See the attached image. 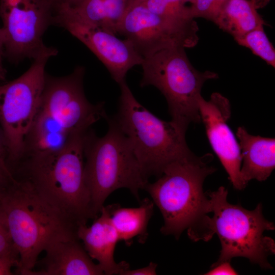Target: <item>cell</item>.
Returning <instances> with one entry per match:
<instances>
[{"instance_id":"cell-11","label":"cell","mask_w":275,"mask_h":275,"mask_svg":"<svg viewBox=\"0 0 275 275\" xmlns=\"http://www.w3.org/2000/svg\"><path fill=\"white\" fill-rule=\"evenodd\" d=\"M53 24L65 29L83 43L103 64L120 84L132 67L141 65L143 57L127 39L84 19L67 4L55 7Z\"/></svg>"},{"instance_id":"cell-16","label":"cell","mask_w":275,"mask_h":275,"mask_svg":"<svg viewBox=\"0 0 275 275\" xmlns=\"http://www.w3.org/2000/svg\"><path fill=\"white\" fill-rule=\"evenodd\" d=\"M242 158L240 175L247 184L252 179L259 181L266 180L275 168V139L255 136L249 134L245 128H237Z\"/></svg>"},{"instance_id":"cell-30","label":"cell","mask_w":275,"mask_h":275,"mask_svg":"<svg viewBox=\"0 0 275 275\" xmlns=\"http://www.w3.org/2000/svg\"><path fill=\"white\" fill-rule=\"evenodd\" d=\"M7 154V149L5 139L0 126V155L5 157L6 159Z\"/></svg>"},{"instance_id":"cell-20","label":"cell","mask_w":275,"mask_h":275,"mask_svg":"<svg viewBox=\"0 0 275 275\" xmlns=\"http://www.w3.org/2000/svg\"><path fill=\"white\" fill-rule=\"evenodd\" d=\"M213 22L235 40L264 23L249 0H230Z\"/></svg>"},{"instance_id":"cell-36","label":"cell","mask_w":275,"mask_h":275,"mask_svg":"<svg viewBox=\"0 0 275 275\" xmlns=\"http://www.w3.org/2000/svg\"><path fill=\"white\" fill-rule=\"evenodd\" d=\"M134 1H135V0H128L129 3L130 4V3Z\"/></svg>"},{"instance_id":"cell-13","label":"cell","mask_w":275,"mask_h":275,"mask_svg":"<svg viewBox=\"0 0 275 275\" xmlns=\"http://www.w3.org/2000/svg\"><path fill=\"white\" fill-rule=\"evenodd\" d=\"M199 109L211 146L228 174L232 184L236 189H243L246 184L240 175V149L227 124L231 115L229 100L216 92L212 93L208 101L202 96L199 101Z\"/></svg>"},{"instance_id":"cell-1","label":"cell","mask_w":275,"mask_h":275,"mask_svg":"<svg viewBox=\"0 0 275 275\" xmlns=\"http://www.w3.org/2000/svg\"><path fill=\"white\" fill-rule=\"evenodd\" d=\"M212 155L193 153L168 164L154 182L144 189L160 210L164 220L160 232L178 239L187 230L194 241L209 240L214 234L210 199L203 191L205 178L215 171Z\"/></svg>"},{"instance_id":"cell-5","label":"cell","mask_w":275,"mask_h":275,"mask_svg":"<svg viewBox=\"0 0 275 275\" xmlns=\"http://www.w3.org/2000/svg\"><path fill=\"white\" fill-rule=\"evenodd\" d=\"M119 85L118 109L113 118L128 139L147 177L158 178L168 164L193 153L185 140L187 130L149 112L136 99L126 80Z\"/></svg>"},{"instance_id":"cell-23","label":"cell","mask_w":275,"mask_h":275,"mask_svg":"<svg viewBox=\"0 0 275 275\" xmlns=\"http://www.w3.org/2000/svg\"><path fill=\"white\" fill-rule=\"evenodd\" d=\"M19 261V254L14 245L0 252V275L13 274L12 268L18 267Z\"/></svg>"},{"instance_id":"cell-10","label":"cell","mask_w":275,"mask_h":275,"mask_svg":"<svg viewBox=\"0 0 275 275\" xmlns=\"http://www.w3.org/2000/svg\"><path fill=\"white\" fill-rule=\"evenodd\" d=\"M85 68L78 66L70 74L53 77L46 74L39 111L56 120L70 134L86 131L107 115L104 103L94 104L84 90Z\"/></svg>"},{"instance_id":"cell-33","label":"cell","mask_w":275,"mask_h":275,"mask_svg":"<svg viewBox=\"0 0 275 275\" xmlns=\"http://www.w3.org/2000/svg\"><path fill=\"white\" fill-rule=\"evenodd\" d=\"M53 3L57 5H59L63 4H69L72 0H51Z\"/></svg>"},{"instance_id":"cell-4","label":"cell","mask_w":275,"mask_h":275,"mask_svg":"<svg viewBox=\"0 0 275 275\" xmlns=\"http://www.w3.org/2000/svg\"><path fill=\"white\" fill-rule=\"evenodd\" d=\"M106 119L108 127L103 136L89 128L84 139V178L96 217L113 192L127 188L140 201L139 191L148 182L127 137L113 117Z\"/></svg>"},{"instance_id":"cell-25","label":"cell","mask_w":275,"mask_h":275,"mask_svg":"<svg viewBox=\"0 0 275 275\" xmlns=\"http://www.w3.org/2000/svg\"><path fill=\"white\" fill-rule=\"evenodd\" d=\"M214 0H196L189 6L192 17H201L210 20V13Z\"/></svg>"},{"instance_id":"cell-26","label":"cell","mask_w":275,"mask_h":275,"mask_svg":"<svg viewBox=\"0 0 275 275\" xmlns=\"http://www.w3.org/2000/svg\"><path fill=\"white\" fill-rule=\"evenodd\" d=\"M13 245L4 217L0 211V252L8 249Z\"/></svg>"},{"instance_id":"cell-19","label":"cell","mask_w":275,"mask_h":275,"mask_svg":"<svg viewBox=\"0 0 275 275\" xmlns=\"http://www.w3.org/2000/svg\"><path fill=\"white\" fill-rule=\"evenodd\" d=\"M129 4L128 0H72L67 4L84 19L116 35Z\"/></svg>"},{"instance_id":"cell-32","label":"cell","mask_w":275,"mask_h":275,"mask_svg":"<svg viewBox=\"0 0 275 275\" xmlns=\"http://www.w3.org/2000/svg\"><path fill=\"white\" fill-rule=\"evenodd\" d=\"M255 8L257 9L265 6L269 0H250Z\"/></svg>"},{"instance_id":"cell-34","label":"cell","mask_w":275,"mask_h":275,"mask_svg":"<svg viewBox=\"0 0 275 275\" xmlns=\"http://www.w3.org/2000/svg\"><path fill=\"white\" fill-rule=\"evenodd\" d=\"M6 76V72H4L0 70V80H5Z\"/></svg>"},{"instance_id":"cell-18","label":"cell","mask_w":275,"mask_h":275,"mask_svg":"<svg viewBox=\"0 0 275 275\" xmlns=\"http://www.w3.org/2000/svg\"><path fill=\"white\" fill-rule=\"evenodd\" d=\"M154 203L148 198L140 201L136 208L121 207L118 204L109 205L111 220L117 232L119 239L130 245L133 238L141 243L148 237L147 226L152 215Z\"/></svg>"},{"instance_id":"cell-17","label":"cell","mask_w":275,"mask_h":275,"mask_svg":"<svg viewBox=\"0 0 275 275\" xmlns=\"http://www.w3.org/2000/svg\"><path fill=\"white\" fill-rule=\"evenodd\" d=\"M72 134L54 118L38 111L25 137L21 157L57 151L65 146Z\"/></svg>"},{"instance_id":"cell-24","label":"cell","mask_w":275,"mask_h":275,"mask_svg":"<svg viewBox=\"0 0 275 275\" xmlns=\"http://www.w3.org/2000/svg\"><path fill=\"white\" fill-rule=\"evenodd\" d=\"M17 181L5 157L0 155V205L6 194Z\"/></svg>"},{"instance_id":"cell-12","label":"cell","mask_w":275,"mask_h":275,"mask_svg":"<svg viewBox=\"0 0 275 275\" xmlns=\"http://www.w3.org/2000/svg\"><path fill=\"white\" fill-rule=\"evenodd\" d=\"M198 30L195 20L180 22L169 19L151 12L141 0H135L128 5L118 34L128 39L143 57L168 44L193 47L199 41Z\"/></svg>"},{"instance_id":"cell-31","label":"cell","mask_w":275,"mask_h":275,"mask_svg":"<svg viewBox=\"0 0 275 275\" xmlns=\"http://www.w3.org/2000/svg\"><path fill=\"white\" fill-rule=\"evenodd\" d=\"M4 57L3 38L2 29L0 27V70L6 72L3 65V59Z\"/></svg>"},{"instance_id":"cell-2","label":"cell","mask_w":275,"mask_h":275,"mask_svg":"<svg viewBox=\"0 0 275 275\" xmlns=\"http://www.w3.org/2000/svg\"><path fill=\"white\" fill-rule=\"evenodd\" d=\"M87 131L71 135L65 146L57 151L24 155L10 167L17 179L30 184L78 226L96 218L84 178Z\"/></svg>"},{"instance_id":"cell-8","label":"cell","mask_w":275,"mask_h":275,"mask_svg":"<svg viewBox=\"0 0 275 275\" xmlns=\"http://www.w3.org/2000/svg\"><path fill=\"white\" fill-rule=\"evenodd\" d=\"M50 58L42 56L35 59L19 77L0 84V126L6 141L9 166L22 155L25 137L40 105L45 66Z\"/></svg>"},{"instance_id":"cell-22","label":"cell","mask_w":275,"mask_h":275,"mask_svg":"<svg viewBox=\"0 0 275 275\" xmlns=\"http://www.w3.org/2000/svg\"><path fill=\"white\" fill-rule=\"evenodd\" d=\"M152 12L164 18L180 22L194 20L189 6L184 0H141Z\"/></svg>"},{"instance_id":"cell-27","label":"cell","mask_w":275,"mask_h":275,"mask_svg":"<svg viewBox=\"0 0 275 275\" xmlns=\"http://www.w3.org/2000/svg\"><path fill=\"white\" fill-rule=\"evenodd\" d=\"M237 271L233 268L230 264V262L225 261L217 264L212 265L210 269L205 274L207 275H221L237 274Z\"/></svg>"},{"instance_id":"cell-35","label":"cell","mask_w":275,"mask_h":275,"mask_svg":"<svg viewBox=\"0 0 275 275\" xmlns=\"http://www.w3.org/2000/svg\"><path fill=\"white\" fill-rule=\"evenodd\" d=\"M185 3H186L187 2L190 3L191 4H193L196 0H184Z\"/></svg>"},{"instance_id":"cell-29","label":"cell","mask_w":275,"mask_h":275,"mask_svg":"<svg viewBox=\"0 0 275 275\" xmlns=\"http://www.w3.org/2000/svg\"><path fill=\"white\" fill-rule=\"evenodd\" d=\"M230 0H214L210 13V20L214 21Z\"/></svg>"},{"instance_id":"cell-14","label":"cell","mask_w":275,"mask_h":275,"mask_svg":"<svg viewBox=\"0 0 275 275\" xmlns=\"http://www.w3.org/2000/svg\"><path fill=\"white\" fill-rule=\"evenodd\" d=\"M42 267L29 275H102L101 267L95 263L77 233L61 235L51 241L44 250Z\"/></svg>"},{"instance_id":"cell-15","label":"cell","mask_w":275,"mask_h":275,"mask_svg":"<svg viewBox=\"0 0 275 275\" xmlns=\"http://www.w3.org/2000/svg\"><path fill=\"white\" fill-rule=\"evenodd\" d=\"M100 216L90 226H78L77 234L87 252L92 259L98 261L104 274H120L129 268L126 261L116 262L114 252L119 237L111 220L110 206H103Z\"/></svg>"},{"instance_id":"cell-7","label":"cell","mask_w":275,"mask_h":275,"mask_svg":"<svg viewBox=\"0 0 275 275\" xmlns=\"http://www.w3.org/2000/svg\"><path fill=\"white\" fill-rule=\"evenodd\" d=\"M206 193L213 214L212 229L222 246L219 258L212 265L242 257L262 268L272 269L267 258L274 254L275 243L264 233L275 227L263 216L262 204L249 210L240 204H231L227 201L228 190L224 186Z\"/></svg>"},{"instance_id":"cell-21","label":"cell","mask_w":275,"mask_h":275,"mask_svg":"<svg viewBox=\"0 0 275 275\" xmlns=\"http://www.w3.org/2000/svg\"><path fill=\"white\" fill-rule=\"evenodd\" d=\"M239 45L249 48L252 52L265 61L268 65L275 67V50L269 41L263 25L250 31L235 39Z\"/></svg>"},{"instance_id":"cell-9","label":"cell","mask_w":275,"mask_h":275,"mask_svg":"<svg viewBox=\"0 0 275 275\" xmlns=\"http://www.w3.org/2000/svg\"><path fill=\"white\" fill-rule=\"evenodd\" d=\"M55 5L51 0H0L4 57L15 63L58 53L46 46L43 36L53 24Z\"/></svg>"},{"instance_id":"cell-3","label":"cell","mask_w":275,"mask_h":275,"mask_svg":"<svg viewBox=\"0 0 275 275\" xmlns=\"http://www.w3.org/2000/svg\"><path fill=\"white\" fill-rule=\"evenodd\" d=\"M17 180L4 198L0 211L20 261L15 273L28 275L39 255L58 236L77 233L78 226L44 200L25 181Z\"/></svg>"},{"instance_id":"cell-6","label":"cell","mask_w":275,"mask_h":275,"mask_svg":"<svg viewBox=\"0 0 275 275\" xmlns=\"http://www.w3.org/2000/svg\"><path fill=\"white\" fill-rule=\"evenodd\" d=\"M142 87L153 86L167 102L172 121L187 130L191 123L201 120L199 101L205 81L218 77L210 71L201 72L191 64L185 48L168 44L143 56Z\"/></svg>"},{"instance_id":"cell-28","label":"cell","mask_w":275,"mask_h":275,"mask_svg":"<svg viewBox=\"0 0 275 275\" xmlns=\"http://www.w3.org/2000/svg\"><path fill=\"white\" fill-rule=\"evenodd\" d=\"M157 266V264L151 262L148 266L143 268L132 270L128 269L121 275H155L156 274Z\"/></svg>"}]
</instances>
